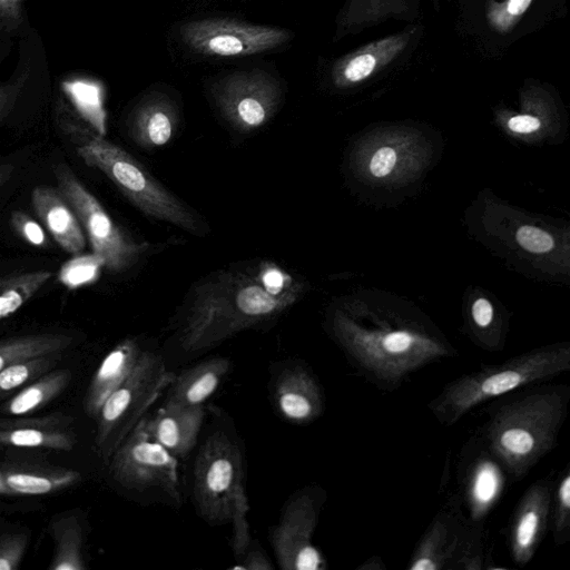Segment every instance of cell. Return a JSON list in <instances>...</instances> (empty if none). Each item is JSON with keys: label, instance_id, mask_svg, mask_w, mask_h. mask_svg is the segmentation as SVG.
<instances>
[{"label": "cell", "instance_id": "obj_18", "mask_svg": "<svg viewBox=\"0 0 570 570\" xmlns=\"http://www.w3.org/2000/svg\"><path fill=\"white\" fill-rule=\"evenodd\" d=\"M31 203L36 214L62 249L76 255L85 248L83 229L59 189L38 186L31 193Z\"/></svg>", "mask_w": 570, "mask_h": 570}, {"label": "cell", "instance_id": "obj_2", "mask_svg": "<svg viewBox=\"0 0 570 570\" xmlns=\"http://www.w3.org/2000/svg\"><path fill=\"white\" fill-rule=\"evenodd\" d=\"M495 407L482 429V445L507 475L520 480L557 444L568 415V384H535Z\"/></svg>", "mask_w": 570, "mask_h": 570}, {"label": "cell", "instance_id": "obj_33", "mask_svg": "<svg viewBox=\"0 0 570 570\" xmlns=\"http://www.w3.org/2000/svg\"><path fill=\"white\" fill-rule=\"evenodd\" d=\"M11 224L14 230L30 245L36 247H46L48 238L40 226L33 218L20 210L11 214Z\"/></svg>", "mask_w": 570, "mask_h": 570}, {"label": "cell", "instance_id": "obj_8", "mask_svg": "<svg viewBox=\"0 0 570 570\" xmlns=\"http://www.w3.org/2000/svg\"><path fill=\"white\" fill-rule=\"evenodd\" d=\"M209 90L222 116L243 132L267 124L284 97L282 81L262 68L223 73L212 81Z\"/></svg>", "mask_w": 570, "mask_h": 570}, {"label": "cell", "instance_id": "obj_9", "mask_svg": "<svg viewBox=\"0 0 570 570\" xmlns=\"http://www.w3.org/2000/svg\"><path fill=\"white\" fill-rule=\"evenodd\" d=\"M58 189L88 236L92 253L100 256L105 267L120 273L139 258L144 246L134 242L108 215L99 200L81 184L66 165L55 168Z\"/></svg>", "mask_w": 570, "mask_h": 570}, {"label": "cell", "instance_id": "obj_17", "mask_svg": "<svg viewBox=\"0 0 570 570\" xmlns=\"http://www.w3.org/2000/svg\"><path fill=\"white\" fill-rule=\"evenodd\" d=\"M274 399L282 416L294 423L312 422L324 410L320 384L304 367L296 366L281 374Z\"/></svg>", "mask_w": 570, "mask_h": 570}, {"label": "cell", "instance_id": "obj_10", "mask_svg": "<svg viewBox=\"0 0 570 570\" xmlns=\"http://www.w3.org/2000/svg\"><path fill=\"white\" fill-rule=\"evenodd\" d=\"M112 476L128 489L158 488L179 501L178 461L148 432L145 417L114 451Z\"/></svg>", "mask_w": 570, "mask_h": 570}, {"label": "cell", "instance_id": "obj_20", "mask_svg": "<svg viewBox=\"0 0 570 570\" xmlns=\"http://www.w3.org/2000/svg\"><path fill=\"white\" fill-rule=\"evenodd\" d=\"M229 366L230 364L227 358L214 357L175 375L169 385L170 389L166 404L180 406L203 405L218 389Z\"/></svg>", "mask_w": 570, "mask_h": 570}, {"label": "cell", "instance_id": "obj_27", "mask_svg": "<svg viewBox=\"0 0 570 570\" xmlns=\"http://www.w3.org/2000/svg\"><path fill=\"white\" fill-rule=\"evenodd\" d=\"M75 442L76 440L71 434L45 428L0 429V445L69 451L73 448Z\"/></svg>", "mask_w": 570, "mask_h": 570}, {"label": "cell", "instance_id": "obj_34", "mask_svg": "<svg viewBox=\"0 0 570 570\" xmlns=\"http://www.w3.org/2000/svg\"><path fill=\"white\" fill-rule=\"evenodd\" d=\"M518 243L529 252L544 253L553 247L552 237L533 226H522L517 232Z\"/></svg>", "mask_w": 570, "mask_h": 570}, {"label": "cell", "instance_id": "obj_29", "mask_svg": "<svg viewBox=\"0 0 570 570\" xmlns=\"http://www.w3.org/2000/svg\"><path fill=\"white\" fill-rule=\"evenodd\" d=\"M551 531L556 544H564L570 539V465L560 471L553 485L551 501Z\"/></svg>", "mask_w": 570, "mask_h": 570}, {"label": "cell", "instance_id": "obj_4", "mask_svg": "<svg viewBox=\"0 0 570 570\" xmlns=\"http://www.w3.org/2000/svg\"><path fill=\"white\" fill-rule=\"evenodd\" d=\"M569 370L568 346L530 351L454 379L429 402L428 409L438 422L451 426L481 403L547 383Z\"/></svg>", "mask_w": 570, "mask_h": 570}, {"label": "cell", "instance_id": "obj_25", "mask_svg": "<svg viewBox=\"0 0 570 570\" xmlns=\"http://www.w3.org/2000/svg\"><path fill=\"white\" fill-rule=\"evenodd\" d=\"M8 485L14 493L47 494L66 489L79 481L80 474L73 470L53 469L39 471L3 472Z\"/></svg>", "mask_w": 570, "mask_h": 570}, {"label": "cell", "instance_id": "obj_1", "mask_svg": "<svg viewBox=\"0 0 570 570\" xmlns=\"http://www.w3.org/2000/svg\"><path fill=\"white\" fill-rule=\"evenodd\" d=\"M297 298L292 277L274 265L257 275L222 273L202 284L179 332L185 351L212 347L248 327L273 318Z\"/></svg>", "mask_w": 570, "mask_h": 570}, {"label": "cell", "instance_id": "obj_39", "mask_svg": "<svg viewBox=\"0 0 570 570\" xmlns=\"http://www.w3.org/2000/svg\"><path fill=\"white\" fill-rule=\"evenodd\" d=\"M472 318L479 328H488L493 321V307L485 298H478L472 305Z\"/></svg>", "mask_w": 570, "mask_h": 570}, {"label": "cell", "instance_id": "obj_37", "mask_svg": "<svg viewBox=\"0 0 570 570\" xmlns=\"http://www.w3.org/2000/svg\"><path fill=\"white\" fill-rule=\"evenodd\" d=\"M396 163V154L391 147H382L375 151L370 163V170L375 177L391 173Z\"/></svg>", "mask_w": 570, "mask_h": 570}, {"label": "cell", "instance_id": "obj_30", "mask_svg": "<svg viewBox=\"0 0 570 570\" xmlns=\"http://www.w3.org/2000/svg\"><path fill=\"white\" fill-rule=\"evenodd\" d=\"M102 267L105 262L97 254H76L60 267L58 279L66 287L76 289L96 282Z\"/></svg>", "mask_w": 570, "mask_h": 570}, {"label": "cell", "instance_id": "obj_40", "mask_svg": "<svg viewBox=\"0 0 570 570\" xmlns=\"http://www.w3.org/2000/svg\"><path fill=\"white\" fill-rule=\"evenodd\" d=\"M508 126L512 131L528 134L540 127V120L530 115H518L510 118Z\"/></svg>", "mask_w": 570, "mask_h": 570}, {"label": "cell", "instance_id": "obj_38", "mask_svg": "<svg viewBox=\"0 0 570 570\" xmlns=\"http://www.w3.org/2000/svg\"><path fill=\"white\" fill-rule=\"evenodd\" d=\"M23 0H0V26L10 31L22 21L21 2Z\"/></svg>", "mask_w": 570, "mask_h": 570}, {"label": "cell", "instance_id": "obj_26", "mask_svg": "<svg viewBox=\"0 0 570 570\" xmlns=\"http://www.w3.org/2000/svg\"><path fill=\"white\" fill-rule=\"evenodd\" d=\"M52 275L50 271H36L0 278V321L17 312Z\"/></svg>", "mask_w": 570, "mask_h": 570}, {"label": "cell", "instance_id": "obj_31", "mask_svg": "<svg viewBox=\"0 0 570 570\" xmlns=\"http://www.w3.org/2000/svg\"><path fill=\"white\" fill-rule=\"evenodd\" d=\"M248 501L246 494L240 495L233 505L229 520L234 525L233 548L236 556H240L248 546L249 531L247 522Z\"/></svg>", "mask_w": 570, "mask_h": 570}, {"label": "cell", "instance_id": "obj_41", "mask_svg": "<svg viewBox=\"0 0 570 570\" xmlns=\"http://www.w3.org/2000/svg\"><path fill=\"white\" fill-rule=\"evenodd\" d=\"M242 568L247 570H269L272 564L263 552L253 550L247 553Z\"/></svg>", "mask_w": 570, "mask_h": 570}, {"label": "cell", "instance_id": "obj_19", "mask_svg": "<svg viewBox=\"0 0 570 570\" xmlns=\"http://www.w3.org/2000/svg\"><path fill=\"white\" fill-rule=\"evenodd\" d=\"M141 354L134 340L116 345L102 360L90 382L85 409L90 416H97L106 399L127 379Z\"/></svg>", "mask_w": 570, "mask_h": 570}, {"label": "cell", "instance_id": "obj_16", "mask_svg": "<svg viewBox=\"0 0 570 570\" xmlns=\"http://www.w3.org/2000/svg\"><path fill=\"white\" fill-rule=\"evenodd\" d=\"M204 420L202 405L164 404L154 416L145 417L150 435L176 458L186 456L195 446Z\"/></svg>", "mask_w": 570, "mask_h": 570}, {"label": "cell", "instance_id": "obj_15", "mask_svg": "<svg viewBox=\"0 0 570 570\" xmlns=\"http://www.w3.org/2000/svg\"><path fill=\"white\" fill-rule=\"evenodd\" d=\"M505 475L502 465L482 445L481 454L468 465L463 481L470 523L482 524L502 494Z\"/></svg>", "mask_w": 570, "mask_h": 570}, {"label": "cell", "instance_id": "obj_5", "mask_svg": "<svg viewBox=\"0 0 570 570\" xmlns=\"http://www.w3.org/2000/svg\"><path fill=\"white\" fill-rule=\"evenodd\" d=\"M174 376L158 354L141 352L131 373L106 399L97 414L96 443L102 453H114Z\"/></svg>", "mask_w": 570, "mask_h": 570}, {"label": "cell", "instance_id": "obj_11", "mask_svg": "<svg viewBox=\"0 0 570 570\" xmlns=\"http://www.w3.org/2000/svg\"><path fill=\"white\" fill-rule=\"evenodd\" d=\"M320 507V498L308 492L296 494L286 504L272 533V546L282 569L322 570L326 567L312 541Z\"/></svg>", "mask_w": 570, "mask_h": 570}, {"label": "cell", "instance_id": "obj_24", "mask_svg": "<svg viewBox=\"0 0 570 570\" xmlns=\"http://www.w3.org/2000/svg\"><path fill=\"white\" fill-rule=\"evenodd\" d=\"M56 543L50 570H83L82 529L76 515H63L50 525Z\"/></svg>", "mask_w": 570, "mask_h": 570}, {"label": "cell", "instance_id": "obj_42", "mask_svg": "<svg viewBox=\"0 0 570 570\" xmlns=\"http://www.w3.org/2000/svg\"><path fill=\"white\" fill-rule=\"evenodd\" d=\"M531 0H509L508 12L512 16L522 14L529 7Z\"/></svg>", "mask_w": 570, "mask_h": 570}, {"label": "cell", "instance_id": "obj_22", "mask_svg": "<svg viewBox=\"0 0 570 570\" xmlns=\"http://www.w3.org/2000/svg\"><path fill=\"white\" fill-rule=\"evenodd\" d=\"M72 337L60 333L31 334L0 341V371L26 360L61 353Z\"/></svg>", "mask_w": 570, "mask_h": 570}, {"label": "cell", "instance_id": "obj_32", "mask_svg": "<svg viewBox=\"0 0 570 570\" xmlns=\"http://www.w3.org/2000/svg\"><path fill=\"white\" fill-rule=\"evenodd\" d=\"M27 548V535L22 533L0 537V570H14L19 567Z\"/></svg>", "mask_w": 570, "mask_h": 570}, {"label": "cell", "instance_id": "obj_44", "mask_svg": "<svg viewBox=\"0 0 570 570\" xmlns=\"http://www.w3.org/2000/svg\"><path fill=\"white\" fill-rule=\"evenodd\" d=\"M0 494H16L8 485L4 473L0 470Z\"/></svg>", "mask_w": 570, "mask_h": 570}, {"label": "cell", "instance_id": "obj_14", "mask_svg": "<svg viewBox=\"0 0 570 570\" xmlns=\"http://www.w3.org/2000/svg\"><path fill=\"white\" fill-rule=\"evenodd\" d=\"M178 120L177 106L163 90L146 92L129 116L132 139L144 148L165 146L171 139Z\"/></svg>", "mask_w": 570, "mask_h": 570}, {"label": "cell", "instance_id": "obj_13", "mask_svg": "<svg viewBox=\"0 0 570 570\" xmlns=\"http://www.w3.org/2000/svg\"><path fill=\"white\" fill-rule=\"evenodd\" d=\"M554 482L541 478L520 498L509 527V548L515 564H528L543 540L550 521Z\"/></svg>", "mask_w": 570, "mask_h": 570}, {"label": "cell", "instance_id": "obj_3", "mask_svg": "<svg viewBox=\"0 0 570 570\" xmlns=\"http://www.w3.org/2000/svg\"><path fill=\"white\" fill-rule=\"evenodd\" d=\"M57 121L86 165L105 174L146 216L200 234L199 220L177 197L126 150L76 122L63 102L57 107Z\"/></svg>", "mask_w": 570, "mask_h": 570}, {"label": "cell", "instance_id": "obj_43", "mask_svg": "<svg viewBox=\"0 0 570 570\" xmlns=\"http://www.w3.org/2000/svg\"><path fill=\"white\" fill-rule=\"evenodd\" d=\"M14 170V166L12 164H1L0 165V188L9 180Z\"/></svg>", "mask_w": 570, "mask_h": 570}, {"label": "cell", "instance_id": "obj_23", "mask_svg": "<svg viewBox=\"0 0 570 570\" xmlns=\"http://www.w3.org/2000/svg\"><path fill=\"white\" fill-rule=\"evenodd\" d=\"M71 374L68 370L49 371L12 396L3 406L11 415H23L37 411L68 385Z\"/></svg>", "mask_w": 570, "mask_h": 570}, {"label": "cell", "instance_id": "obj_12", "mask_svg": "<svg viewBox=\"0 0 570 570\" xmlns=\"http://www.w3.org/2000/svg\"><path fill=\"white\" fill-rule=\"evenodd\" d=\"M482 524H473L460 512L459 504L440 510L410 558L409 570L459 568L471 543L482 533Z\"/></svg>", "mask_w": 570, "mask_h": 570}, {"label": "cell", "instance_id": "obj_21", "mask_svg": "<svg viewBox=\"0 0 570 570\" xmlns=\"http://www.w3.org/2000/svg\"><path fill=\"white\" fill-rule=\"evenodd\" d=\"M60 88L78 116L98 135L107 134L106 91L101 81L88 77H71Z\"/></svg>", "mask_w": 570, "mask_h": 570}, {"label": "cell", "instance_id": "obj_35", "mask_svg": "<svg viewBox=\"0 0 570 570\" xmlns=\"http://www.w3.org/2000/svg\"><path fill=\"white\" fill-rule=\"evenodd\" d=\"M28 75L29 72L24 70L11 81L0 85V121L16 105L18 97L28 81Z\"/></svg>", "mask_w": 570, "mask_h": 570}, {"label": "cell", "instance_id": "obj_36", "mask_svg": "<svg viewBox=\"0 0 570 570\" xmlns=\"http://www.w3.org/2000/svg\"><path fill=\"white\" fill-rule=\"evenodd\" d=\"M375 62V58L372 55L363 53L356 56L343 68L342 75L348 81H360L373 71Z\"/></svg>", "mask_w": 570, "mask_h": 570}, {"label": "cell", "instance_id": "obj_7", "mask_svg": "<svg viewBox=\"0 0 570 570\" xmlns=\"http://www.w3.org/2000/svg\"><path fill=\"white\" fill-rule=\"evenodd\" d=\"M246 494L242 455L224 433L210 435L200 449L194 469V498L203 518L229 520L236 500Z\"/></svg>", "mask_w": 570, "mask_h": 570}, {"label": "cell", "instance_id": "obj_28", "mask_svg": "<svg viewBox=\"0 0 570 570\" xmlns=\"http://www.w3.org/2000/svg\"><path fill=\"white\" fill-rule=\"evenodd\" d=\"M61 353L43 355L14 363L0 371V400L26 383L49 372L60 360Z\"/></svg>", "mask_w": 570, "mask_h": 570}, {"label": "cell", "instance_id": "obj_6", "mask_svg": "<svg viewBox=\"0 0 570 570\" xmlns=\"http://www.w3.org/2000/svg\"><path fill=\"white\" fill-rule=\"evenodd\" d=\"M178 35L193 53L210 58H242L276 50L293 39L286 28L230 17L187 20Z\"/></svg>", "mask_w": 570, "mask_h": 570}]
</instances>
